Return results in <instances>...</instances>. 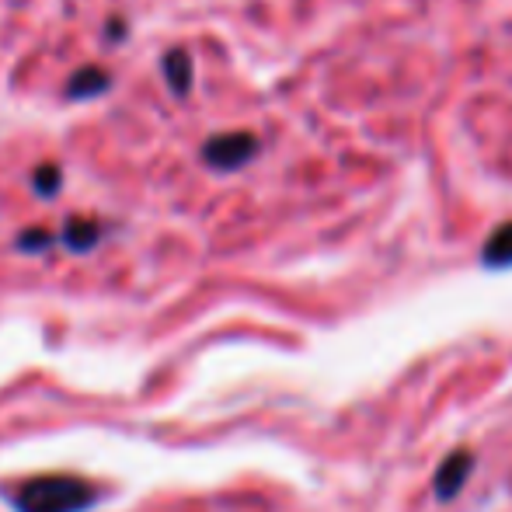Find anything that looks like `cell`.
<instances>
[{"instance_id": "6da1fadb", "label": "cell", "mask_w": 512, "mask_h": 512, "mask_svg": "<svg viewBox=\"0 0 512 512\" xmlns=\"http://www.w3.org/2000/svg\"><path fill=\"white\" fill-rule=\"evenodd\" d=\"M102 499L91 481L70 478V474H46V478H28L14 492L18 512H88Z\"/></svg>"}, {"instance_id": "7a4b0ae2", "label": "cell", "mask_w": 512, "mask_h": 512, "mask_svg": "<svg viewBox=\"0 0 512 512\" xmlns=\"http://www.w3.org/2000/svg\"><path fill=\"white\" fill-rule=\"evenodd\" d=\"M262 150L255 133L248 129H230V133H213L203 143L199 157H203L206 168L220 171V175H230V171H241L244 164L255 161V154Z\"/></svg>"}, {"instance_id": "3957f363", "label": "cell", "mask_w": 512, "mask_h": 512, "mask_svg": "<svg viewBox=\"0 0 512 512\" xmlns=\"http://www.w3.org/2000/svg\"><path fill=\"white\" fill-rule=\"evenodd\" d=\"M474 471V457L467 450H453L450 457L439 464L436 478H432V492H436L439 502H450L464 492V481L471 478Z\"/></svg>"}, {"instance_id": "277c9868", "label": "cell", "mask_w": 512, "mask_h": 512, "mask_svg": "<svg viewBox=\"0 0 512 512\" xmlns=\"http://www.w3.org/2000/svg\"><path fill=\"white\" fill-rule=\"evenodd\" d=\"M115 77L112 70L98 67V63H88V67H77L74 74L67 77V88H63V98L67 102H91V98H102L112 91Z\"/></svg>"}, {"instance_id": "5b68a950", "label": "cell", "mask_w": 512, "mask_h": 512, "mask_svg": "<svg viewBox=\"0 0 512 512\" xmlns=\"http://www.w3.org/2000/svg\"><path fill=\"white\" fill-rule=\"evenodd\" d=\"M192 74H196V63H192V53L185 46H171L168 53L161 56V77L175 98L192 95V81H196Z\"/></svg>"}, {"instance_id": "8992f818", "label": "cell", "mask_w": 512, "mask_h": 512, "mask_svg": "<svg viewBox=\"0 0 512 512\" xmlns=\"http://www.w3.org/2000/svg\"><path fill=\"white\" fill-rule=\"evenodd\" d=\"M102 223L91 216H67V223L60 227V244L74 255H88L102 244Z\"/></svg>"}, {"instance_id": "52a82bcc", "label": "cell", "mask_w": 512, "mask_h": 512, "mask_svg": "<svg viewBox=\"0 0 512 512\" xmlns=\"http://www.w3.org/2000/svg\"><path fill=\"white\" fill-rule=\"evenodd\" d=\"M481 265L485 269H512V220L495 227L481 248Z\"/></svg>"}, {"instance_id": "ba28073f", "label": "cell", "mask_w": 512, "mask_h": 512, "mask_svg": "<svg viewBox=\"0 0 512 512\" xmlns=\"http://www.w3.org/2000/svg\"><path fill=\"white\" fill-rule=\"evenodd\" d=\"M63 189V168L56 161H42L39 168L32 171V192L39 199H56Z\"/></svg>"}, {"instance_id": "9c48e42d", "label": "cell", "mask_w": 512, "mask_h": 512, "mask_svg": "<svg viewBox=\"0 0 512 512\" xmlns=\"http://www.w3.org/2000/svg\"><path fill=\"white\" fill-rule=\"evenodd\" d=\"M56 241H60V234H53L49 227H28L14 237V248L25 251V255H42V251H49Z\"/></svg>"}, {"instance_id": "30bf717a", "label": "cell", "mask_w": 512, "mask_h": 512, "mask_svg": "<svg viewBox=\"0 0 512 512\" xmlns=\"http://www.w3.org/2000/svg\"><path fill=\"white\" fill-rule=\"evenodd\" d=\"M126 39H129V21L122 18V14H112V18L105 21V42L108 46H122Z\"/></svg>"}]
</instances>
